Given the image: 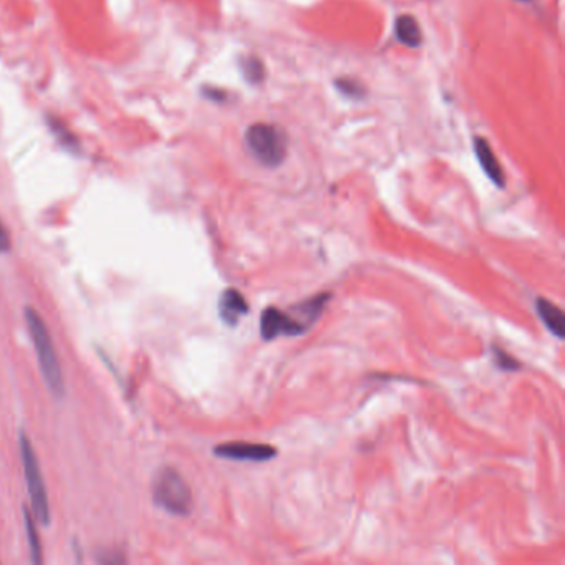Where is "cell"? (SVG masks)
Masks as SVG:
<instances>
[{
  "label": "cell",
  "mask_w": 565,
  "mask_h": 565,
  "mask_svg": "<svg viewBox=\"0 0 565 565\" xmlns=\"http://www.w3.org/2000/svg\"><path fill=\"white\" fill-rule=\"evenodd\" d=\"M24 317L27 328H29V334L32 336V343H34L45 385H47L50 393L55 398H62L65 395V380H63L62 365L60 360H58L57 348L53 345L47 323L39 315V312L32 307H25Z\"/></svg>",
  "instance_id": "1"
},
{
  "label": "cell",
  "mask_w": 565,
  "mask_h": 565,
  "mask_svg": "<svg viewBox=\"0 0 565 565\" xmlns=\"http://www.w3.org/2000/svg\"><path fill=\"white\" fill-rule=\"evenodd\" d=\"M153 501L164 512L177 517L189 516L193 509V494L188 482L172 468H161L154 476Z\"/></svg>",
  "instance_id": "2"
},
{
  "label": "cell",
  "mask_w": 565,
  "mask_h": 565,
  "mask_svg": "<svg viewBox=\"0 0 565 565\" xmlns=\"http://www.w3.org/2000/svg\"><path fill=\"white\" fill-rule=\"evenodd\" d=\"M18 446H20V458L22 466H24V476L27 492H29L32 514H34L36 522L47 527L52 517H50V503L47 487H45V481L42 476V469H40L39 458L32 444L30 437L25 433H20L18 436Z\"/></svg>",
  "instance_id": "3"
},
{
  "label": "cell",
  "mask_w": 565,
  "mask_h": 565,
  "mask_svg": "<svg viewBox=\"0 0 565 565\" xmlns=\"http://www.w3.org/2000/svg\"><path fill=\"white\" fill-rule=\"evenodd\" d=\"M245 146L249 153L266 168H277L284 163L287 139L284 131L277 126L257 123L245 131Z\"/></svg>",
  "instance_id": "4"
},
{
  "label": "cell",
  "mask_w": 565,
  "mask_h": 565,
  "mask_svg": "<svg viewBox=\"0 0 565 565\" xmlns=\"http://www.w3.org/2000/svg\"><path fill=\"white\" fill-rule=\"evenodd\" d=\"M308 332V328L294 315V312H282L275 307L264 310L261 318V334L264 340H273L280 335L297 336Z\"/></svg>",
  "instance_id": "5"
},
{
  "label": "cell",
  "mask_w": 565,
  "mask_h": 565,
  "mask_svg": "<svg viewBox=\"0 0 565 565\" xmlns=\"http://www.w3.org/2000/svg\"><path fill=\"white\" fill-rule=\"evenodd\" d=\"M217 458L231 459V461H254L266 463L277 456V449L271 444L259 443H224L214 448Z\"/></svg>",
  "instance_id": "6"
},
{
  "label": "cell",
  "mask_w": 565,
  "mask_h": 565,
  "mask_svg": "<svg viewBox=\"0 0 565 565\" xmlns=\"http://www.w3.org/2000/svg\"><path fill=\"white\" fill-rule=\"evenodd\" d=\"M249 313V304L237 289H226L219 297V317L229 327H236Z\"/></svg>",
  "instance_id": "7"
},
{
  "label": "cell",
  "mask_w": 565,
  "mask_h": 565,
  "mask_svg": "<svg viewBox=\"0 0 565 565\" xmlns=\"http://www.w3.org/2000/svg\"><path fill=\"white\" fill-rule=\"evenodd\" d=\"M474 151H476L477 161H479L482 171L486 172V176L494 182L498 188H504L505 186V176L503 168L496 158V154L492 153L489 143L482 138H474Z\"/></svg>",
  "instance_id": "8"
},
{
  "label": "cell",
  "mask_w": 565,
  "mask_h": 565,
  "mask_svg": "<svg viewBox=\"0 0 565 565\" xmlns=\"http://www.w3.org/2000/svg\"><path fill=\"white\" fill-rule=\"evenodd\" d=\"M536 310L539 313L540 320L544 322V325L549 328L552 334L557 336L559 340H564L565 336V317L564 312L560 310L557 305L550 304L547 299H537L536 300Z\"/></svg>",
  "instance_id": "9"
},
{
  "label": "cell",
  "mask_w": 565,
  "mask_h": 565,
  "mask_svg": "<svg viewBox=\"0 0 565 565\" xmlns=\"http://www.w3.org/2000/svg\"><path fill=\"white\" fill-rule=\"evenodd\" d=\"M395 35L400 43L416 48L421 45V30L416 18L411 15H401L395 20Z\"/></svg>",
  "instance_id": "10"
},
{
  "label": "cell",
  "mask_w": 565,
  "mask_h": 565,
  "mask_svg": "<svg viewBox=\"0 0 565 565\" xmlns=\"http://www.w3.org/2000/svg\"><path fill=\"white\" fill-rule=\"evenodd\" d=\"M47 125L50 128V133L53 135V138L57 139V143L60 144L63 149H67L68 153L73 154H79L81 151L80 139L76 138V136L68 130V126L63 125L57 116L47 115Z\"/></svg>",
  "instance_id": "11"
},
{
  "label": "cell",
  "mask_w": 565,
  "mask_h": 565,
  "mask_svg": "<svg viewBox=\"0 0 565 565\" xmlns=\"http://www.w3.org/2000/svg\"><path fill=\"white\" fill-rule=\"evenodd\" d=\"M24 526H25L27 544H29L32 564H34V565H40V564L43 562L42 540H40L39 529H36V526H35L34 514H32L30 510L27 509V508H24Z\"/></svg>",
  "instance_id": "12"
},
{
  "label": "cell",
  "mask_w": 565,
  "mask_h": 565,
  "mask_svg": "<svg viewBox=\"0 0 565 565\" xmlns=\"http://www.w3.org/2000/svg\"><path fill=\"white\" fill-rule=\"evenodd\" d=\"M239 67L240 72H243V76L249 83H261L264 80V75H266L262 62L255 57H244L240 60Z\"/></svg>",
  "instance_id": "13"
},
{
  "label": "cell",
  "mask_w": 565,
  "mask_h": 565,
  "mask_svg": "<svg viewBox=\"0 0 565 565\" xmlns=\"http://www.w3.org/2000/svg\"><path fill=\"white\" fill-rule=\"evenodd\" d=\"M335 86H336V90H339L340 93L343 95V97H346V98L362 100L365 97L363 85L360 83V81H357V80L336 79L335 80Z\"/></svg>",
  "instance_id": "14"
},
{
  "label": "cell",
  "mask_w": 565,
  "mask_h": 565,
  "mask_svg": "<svg viewBox=\"0 0 565 565\" xmlns=\"http://www.w3.org/2000/svg\"><path fill=\"white\" fill-rule=\"evenodd\" d=\"M492 357H494V363L498 365V368L504 372H517L521 370V363L517 360H514L510 355L504 352L499 346L492 345Z\"/></svg>",
  "instance_id": "15"
},
{
  "label": "cell",
  "mask_w": 565,
  "mask_h": 565,
  "mask_svg": "<svg viewBox=\"0 0 565 565\" xmlns=\"http://www.w3.org/2000/svg\"><path fill=\"white\" fill-rule=\"evenodd\" d=\"M97 560L100 564H108V565L126 562L125 557H123V554L118 552V550H102V552H98Z\"/></svg>",
  "instance_id": "16"
},
{
  "label": "cell",
  "mask_w": 565,
  "mask_h": 565,
  "mask_svg": "<svg viewBox=\"0 0 565 565\" xmlns=\"http://www.w3.org/2000/svg\"><path fill=\"white\" fill-rule=\"evenodd\" d=\"M11 247H12L11 236H8L6 226L2 224V221H0V254H7Z\"/></svg>",
  "instance_id": "17"
},
{
  "label": "cell",
  "mask_w": 565,
  "mask_h": 565,
  "mask_svg": "<svg viewBox=\"0 0 565 565\" xmlns=\"http://www.w3.org/2000/svg\"><path fill=\"white\" fill-rule=\"evenodd\" d=\"M203 93H204V97L209 100H214V102H222V100L226 98L224 91L216 90V88H203Z\"/></svg>",
  "instance_id": "18"
},
{
  "label": "cell",
  "mask_w": 565,
  "mask_h": 565,
  "mask_svg": "<svg viewBox=\"0 0 565 565\" xmlns=\"http://www.w3.org/2000/svg\"><path fill=\"white\" fill-rule=\"evenodd\" d=\"M521 2H529V0H521Z\"/></svg>",
  "instance_id": "19"
}]
</instances>
